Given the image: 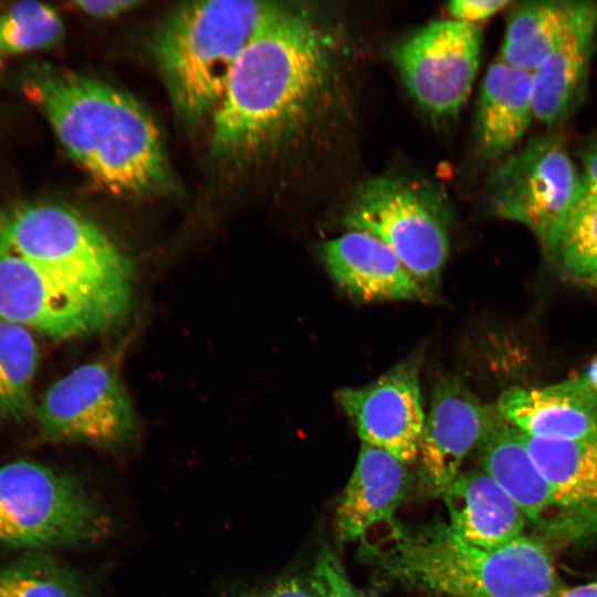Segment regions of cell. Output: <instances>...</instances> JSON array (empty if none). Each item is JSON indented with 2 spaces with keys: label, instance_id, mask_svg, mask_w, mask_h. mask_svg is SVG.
<instances>
[{
  "label": "cell",
  "instance_id": "6da1fadb",
  "mask_svg": "<svg viewBox=\"0 0 597 597\" xmlns=\"http://www.w3.org/2000/svg\"><path fill=\"white\" fill-rule=\"evenodd\" d=\"M344 49L314 10L280 3L240 54L212 116L216 156L239 158L317 133L344 92Z\"/></svg>",
  "mask_w": 597,
  "mask_h": 597
},
{
  "label": "cell",
  "instance_id": "7a4b0ae2",
  "mask_svg": "<svg viewBox=\"0 0 597 597\" xmlns=\"http://www.w3.org/2000/svg\"><path fill=\"white\" fill-rule=\"evenodd\" d=\"M67 153L96 181L122 195L175 187L160 133L147 111L111 85L41 65L24 81Z\"/></svg>",
  "mask_w": 597,
  "mask_h": 597
},
{
  "label": "cell",
  "instance_id": "3957f363",
  "mask_svg": "<svg viewBox=\"0 0 597 597\" xmlns=\"http://www.w3.org/2000/svg\"><path fill=\"white\" fill-rule=\"evenodd\" d=\"M360 541L365 556L390 576L450 597H554L561 589L547 549L526 535L482 548L443 522L410 528L392 520Z\"/></svg>",
  "mask_w": 597,
  "mask_h": 597
},
{
  "label": "cell",
  "instance_id": "277c9868",
  "mask_svg": "<svg viewBox=\"0 0 597 597\" xmlns=\"http://www.w3.org/2000/svg\"><path fill=\"white\" fill-rule=\"evenodd\" d=\"M279 2L195 1L164 21L154 53L174 109L188 126L213 116L229 76Z\"/></svg>",
  "mask_w": 597,
  "mask_h": 597
},
{
  "label": "cell",
  "instance_id": "5b68a950",
  "mask_svg": "<svg viewBox=\"0 0 597 597\" xmlns=\"http://www.w3.org/2000/svg\"><path fill=\"white\" fill-rule=\"evenodd\" d=\"M0 239L76 286L130 302L129 261L94 223L69 207L42 201L11 206L0 212Z\"/></svg>",
  "mask_w": 597,
  "mask_h": 597
},
{
  "label": "cell",
  "instance_id": "8992f818",
  "mask_svg": "<svg viewBox=\"0 0 597 597\" xmlns=\"http://www.w3.org/2000/svg\"><path fill=\"white\" fill-rule=\"evenodd\" d=\"M111 528L81 482L44 464L0 465V546L44 549L101 540Z\"/></svg>",
  "mask_w": 597,
  "mask_h": 597
},
{
  "label": "cell",
  "instance_id": "52a82bcc",
  "mask_svg": "<svg viewBox=\"0 0 597 597\" xmlns=\"http://www.w3.org/2000/svg\"><path fill=\"white\" fill-rule=\"evenodd\" d=\"M343 223L383 241L427 291L437 283L450 251V214L430 185L399 176L367 179Z\"/></svg>",
  "mask_w": 597,
  "mask_h": 597
},
{
  "label": "cell",
  "instance_id": "ba28073f",
  "mask_svg": "<svg viewBox=\"0 0 597 597\" xmlns=\"http://www.w3.org/2000/svg\"><path fill=\"white\" fill-rule=\"evenodd\" d=\"M583 196L580 171L563 143L551 135L532 137L501 158L484 189L489 212L527 227L553 258Z\"/></svg>",
  "mask_w": 597,
  "mask_h": 597
},
{
  "label": "cell",
  "instance_id": "9c48e42d",
  "mask_svg": "<svg viewBox=\"0 0 597 597\" xmlns=\"http://www.w3.org/2000/svg\"><path fill=\"white\" fill-rule=\"evenodd\" d=\"M128 303L76 286L0 239V320L60 339L109 327Z\"/></svg>",
  "mask_w": 597,
  "mask_h": 597
},
{
  "label": "cell",
  "instance_id": "30bf717a",
  "mask_svg": "<svg viewBox=\"0 0 597 597\" xmlns=\"http://www.w3.org/2000/svg\"><path fill=\"white\" fill-rule=\"evenodd\" d=\"M482 33L478 24L433 21L402 39L395 64L417 104L433 119L454 118L474 82Z\"/></svg>",
  "mask_w": 597,
  "mask_h": 597
},
{
  "label": "cell",
  "instance_id": "8fae6325",
  "mask_svg": "<svg viewBox=\"0 0 597 597\" xmlns=\"http://www.w3.org/2000/svg\"><path fill=\"white\" fill-rule=\"evenodd\" d=\"M35 416L42 433L50 439L101 447L126 442L136 429L127 394L103 363L82 365L55 381Z\"/></svg>",
  "mask_w": 597,
  "mask_h": 597
},
{
  "label": "cell",
  "instance_id": "7c38bea8",
  "mask_svg": "<svg viewBox=\"0 0 597 597\" xmlns=\"http://www.w3.org/2000/svg\"><path fill=\"white\" fill-rule=\"evenodd\" d=\"M420 366L421 354H415L376 380L336 394L362 442L386 450L407 465L418 459L426 421Z\"/></svg>",
  "mask_w": 597,
  "mask_h": 597
},
{
  "label": "cell",
  "instance_id": "4fadbf2b",
  "mask_svg": "<svg viewBox=\"0 0 597 597\" xmlns=\"http://www.w3.org/2000/svg\"><path fill=\"white\" fill-rule=\"evenodd\" d=\"M502 421L496 406L483 402L459 376H441L433 387L419 444L422 486L432 495H442L465 457Z\"/></svg>",
  "mask_w": 597,
  "mask_h": 597
},
{
  "label": "cell",
  "instance_id": "5bb4252c",
  "mask_svg": "<svg viewBox=\"0 0 597 597\" xmlns=\"http://www.w3.org/2000/svg\"><path fill=\"white\" fill-rule=\"evenodd\" d=\"M495 406L504 421L532 438L574 441L597 437V392L579 375L540 388H509Z\"/></svg>",
  "mask_w": 597,
  "mask_h": 597
},
{
  "label": "cell",
  "instance_id": "9a60e30c",
  "mask_svg": "<svg viewBox=\"0 0 597 597\" xmlns=\"http://www.w3.org/2000/svg\"><path fill=\"white\" fill-rule=\"evenodd\" d=\"M324 264L338 286L363 302L422 300L428 292L379 239L360 231L325 242Z\"/></svg>",
  "mask_w": 597,
  "mask_h": 597
},
{
  "label": "cell",
  "instance_id": "2e32d148",
  "mask_svg": "<svg viewBox=\"0 0 597 597\" xmlns=\"http://www.w3.org/2000/svg\"><path fill=\"white\" fill-rule=\"evenodd\" d=\"M410 488L407 464L378 447L362 442L356 464L335 511L339 543L360 541L394 520Z\"/></svg>",
  "mask_w": 597,
  "mask_h": 597
},
{
  "label": "cell",
  "instance_id": "e0dca14e",
  "mask_svg": "<svg viewBox=\"0 0 597 597\" xmlns=\"http://www.w3.org/2000/svg\"><path fill=\"white\" fill-rule=\"evenodd\" d=\"M597 40V2L583 1L578 18L533 71L534 118L548 127L564 124L583 103Z\"/></svg>",
  "mask_w": 597,
  "mask_h": 597
},
{
  "label": "cell",
  "instance_id": "ac0fdd59",
  "mask_svg": "<svg viewBox=\"0 0 597 597\" xmlns=\"http://www.w3.org/2000/svg\"><path fill=\"white\" fill-rule=\"evenodd\" d=\"M523 436L554 492L564 534L597 532V437L556 441Z\"/></svg>",
  "mask_w": 597,
  "mask_h": 597
},
{
  "label": "cell",
  "instance_id": "d6986e66",
  "mask_svg": "<svg viewBox=\"0 0 597 597\" xmlns=\"http://www.w3.org/2000/svg\"><path fill=\"white\" fill-rule=\"evenodd\" d=\"M478 451L482 471L511 496L527 522L552 534H564L554 492L520 430L503 420L480 443Z\"/></svg>",
  "mask_w": 597,
  "mask_h": 597
},
{
  "label": "cell",
  "instance_id": "ffe728a7",
  "mask_svg": "<svg viewBox=\"0 0 597 597\" xmlns=\"http://www.w3.org/2000/svg\"><path fill=\"white\" fill-rule=\"evenodd\" d=\"M442 496L449 514L448 525L474 546L496 548L525 535V515L482 470L460 471Z\"/></svg>",
  "mask_w": 597,
  "mask_h": 597
},
{
  "label": "cell",
  "instance_id": "44dd1931",
  "mask_svg": "<svg viewBox=\"0 0 597 597\" xmlns=\"http://www.w3.org/2000/svg\"><path fill=\"white\" fill-rule=\"evenodd\" d=\"M534 119L532 73L500 59L486 70L475 113V142L484 159H501L521 143Z\"/></svg>",
  "mask_w": 597,
  "mask_h": 597
},
{
  "label": "cell",
  "instance_id": "7402d4cb",
  "mask_svg": "<svg viewBox=\"0 0 597 597\" xmlns=\"http://www.w3.org/2000/svg\"><path fill=\"white\" fill-rule=\"evenodd\" d=\"M583 1H522L511 8L500 60L533 73L574 27Z\"/></svg>",
  "mask_w": 597,
  "mask_h": 597
},
{
  "label": "cell",
  "instance_id": "603a6c76",
  "mask_svg": "<svg viewBox=\"0 0 597 597\" xmlns=\"http://www.w3.org/2000/svg\"><path fill=\"white\" fill-rule=\"evenodd\" d=\"M39 348L30 329L0 320V419L21 422L35 413L32 385Z\"/></svg>",
  "mask_w": 597,
  "mask_h": 597
},
{
  "label": "cell",
  "instance_id": "cb8c5ba5",
  "mask_svg": "<svg viewBox=\"0 0 597 597\" xmlns=\"http://www.w3.org/2000/svg\"><path fill=\"white\" fill-rule=\"evenodd\" d=\"M0 597H91L81 576L42 553L0 565Z\"/></svg>",
  "mask_w": 597,
  "mask_h": 597
},
{
  "label": "cell",
  "instance_id": "d4e9b609",
  "mask_svg": "<svg viewBox=\"0 0 597 597\" xmlns=\"http://www.w3.org/2000/svg\"><path fill=\"white\" fill-rule=\"evenodd\" d=\"M63 34V23L48 4L25 1L0 12V53H23L50 48Z\"/></svg>",
  "mask_w": 597,
  "mask_h": 597
},
{
  "label": "cell",
  "instance_id": "484cf974",
  "mask_svg": "<svg viewBox=\"0 0 597 597\" xmlns=\"http://www.w3.org/2000/svg\"><path fill=\"white\" fill-rule=\"evenodd\" d=\"M554 258L584 282L597 273V196L584 195L570 212Z\"/></svg>",
  "mask_w": 597,
  "mask_h": 597
},
{
  "label": "cell",
  "instance_id": "4316f807",
  "mask_svg": "<svg viewBox=\"0 0 597 597\" xmlns=\"http://www.w3.org/2000/svg\"><path fill=\"white\" fill-rule=\"evenodd\" d=\"M311 577L323 597H363L349 583L341 563L329 549L322 551Z\"/></svg>",
  "mask_w": 597,
  "mask_h": 597
},
{
  "label": "cell",
  "instance_id": "83f0119b",
  "mask_svg": "<svg viewBox=\"0 0 597 597\" xmlns=\"http://www.w3.org/2000/svg\"><path fill=\"white\" fill-rule=\"evenodd\" d=\"M511 3L507 0H453L447 3V11L453 20L476 24Z\"/></svg>",
  "mask_w": 597,
  "mask_h": 597
},
{
  "label": "cell",
  "instance_id": "f1b7e54d",
  "mask_svg": "<svg viewBox=\"0 0 597 597\" xmlns=\"http://www.w3.org/2000/svg\"><path fill=\"white\" fill-rule=\"evenodd\" d=\"M250 597H323L311 576L284 579Z\"/></svg>",
  "mask_w": 597,
  "mask_h": 597
},
{
  "label": "cell",
  "instance_id": "f546056e",
  "mask_svg": "<svg viewBox=\"0 0 597 597\" xmlns=\"http://www.w3.org/2000/svg\"><path fill=\"white\" fill-rule=\"evenodd\" d=\"M138 4L133 0H100L77 1L80 10L94 18H113L119 15Z\"/></svg>",
  "mask_w": 597,
  "mask_h": 597
},
{
  "label": "cell",
  "instance_id": "4dcf8cb0",
  "mask_svg": "<svg viewBox=\"0 0 597 597\" xmlns=\"http://www.w3.org/2000/svg\"><path fill=\"white\" fill-rule=\"evenodd\" d=\"M580 176L584 195L597 196V139L590 143L582 154Z\"/></svg>",
  "mask_w": 597,
  "mask_h": 597
},
{
  "label": "cell",
  "instance_id": "1f68e13d",
  "mask_svg": "<svg viewBox=\"0 0 597 597\" xmlns=\"http://www.w3.org/2000/svg\"><path fill=\"white\" fill-rule=\"evenodd\" d=\"M554 597H597V582L561 588Z\"/></svg>",
  "mask_w": 597,
  "mask_h": 597
},
{
  "label": "cell",
  "instance_id": "d6a6232c",
  "mask_svg": "<svg viewBox=\"0 0 597 597\" xmlns=\"http://www.w3.org/2000/svg\"><path fill=\"white\" fill-rule=\"evenodd\" d=\"M585 383L597 392V358L579 375Z\"/></svg>",
  "mask_w": 597,
  "mask_h": 597
},
{
  "label": "cell",
  "instance_id": "836d02e7",
  "mask_svg": "<svg viewBox=\"0 0 597 597\" xmlns=\"http://www.w3.org/2000/svg\"><path fill=\"white\" fill-rule=\"evenodd\" d=\"M588 286L597 292V273L584 281Z\"/></svg>",
  "mask_w": 597,
  "mask_h": 597
},
{
  "label": "cell",
  "instance_id": "e575fe53",
  "mask_svg": "<svg viewBox=\"0 0 597 597\" xmlns=\"http://www.w3.org/2000/svg\"><path fill=\"white\" fill-rule=\"evenodd\" d=\"M0 66H1V61H0Z\"/></svg>",
  "mask_w": 597,
  "mask_h": 597
}]
</instances>
